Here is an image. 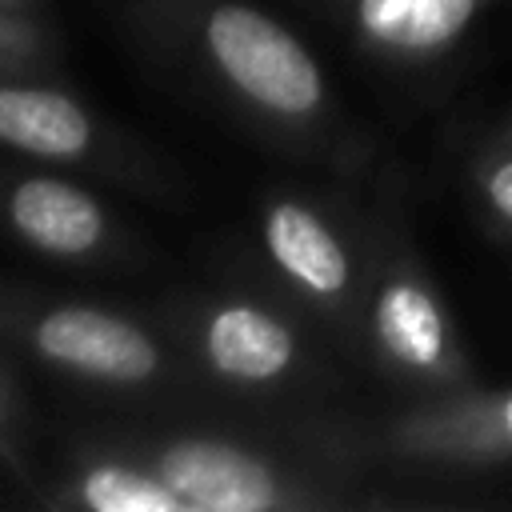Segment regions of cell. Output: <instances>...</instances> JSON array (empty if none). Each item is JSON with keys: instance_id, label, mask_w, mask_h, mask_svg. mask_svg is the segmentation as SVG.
Returning <instances> with one entry per match:
<instances>
[{"instance_id": "obj_1", "label": "cell", "mask_w": 512, "mask_h": 512, "mask_svg": "<svg viewBox=\"0 0 512 512\" xmlns=\"http://www.w3.org/2000/svg\"><path fill=\"white\" fill-rule=\"evenodd\" d=\"M148 12L236 108L280 128L320 116L328 88L316 56L264 8L248 0H148Z\"/></svg>"}, {"instance_id": "obj_2", "label": "cell", "mask_w": 512, "mask_h": 512, "mask_svg": "<svg viewBox=\"0 0 512 512\" xmlns=\"http://www.w3.org/2000/svg\"><path fill=\"white\" fill-rule=\"evenodd\" d=\"M0 332L40 364L100 388H156L168 376L164 344L132 316L76 300H28L0 292Z\"/></svg>"}, {"instance_id": "obj_3", "label": "cell", "mask_w": 512, "mask_h": 512, "mask_svg": "<svg viewBox=\"0 0 512 512\" xmlns=\"http://www.w3.org/2000/svg\"><path fill=\"white\" fill-rule=\"evenodd\" d=\"M0 148L48 164L92 168L120 184L164 188L152 156L72 92L40 84V76H0Z\"/></svg>"}, {"instance_id": "obj_4", "label": "cell", "mask_w": 512, "mask_h": 512, "mask_svg": "<svg viewBox=\"0 0 512 512\" xmlns=\"http://www.w3.org/2000/svg\"><path fill=\"white\" fill-rule=\"evenodd\" d=\"M140 460L184 500L188 512H272L296 504L292 484L260 452L220 436H176Z\"/></svg>"}, {"instance_id": "obj_5", "label": "cell", "mask_w": 512, "mask_h": 512, "mask_svg": "<svg viewBox=\"0 0 512 512\" xmlns=\"http://www.w3.org/2000/svg\"><path fill=\"white\" fill-rule=\"evenodd\" d=\"M4 228L40 256L68 264H96L124 252V232L112 212L64 176L24 172L0 184Z\"/></svg>"}, {"instance_id": "obj_6", "label": "cell", "mask_w": 512, "mask_h": 512, "mask_svg": "<svg viewBox=\"0 0 512 512\" xmlns=\"http://www.w3.org/2000/svg\"><path fill=\"white\" fill-rule=\"evenodd\" d=\"M188 344L212 376L236 388H268L284 380L300 356L296 332L252 300H220L200 308L188 320Z\"/></svg>"}, {"instance_id": "obj_7", "label": "cell", "mask_w": 512, "mask_h": 512, "mask_svg": "<svg viewBox=\"0 0 512 512\" xmlns=\"http://www.w3.org/2000/svg\"><path fill=\"white\" fill-rule=\"evenodd\" d=\"M260 240L268 260L308 296L336 300L348 292L352 260L332 224L304 200H272L260 216Z\"/></svg>"}, {"instance_id": "obj_8", "label": "cell", "mask_w": 512, "mask_h": 512, "mask_svg": "<svg viewBox=\"0 0 512 512\" xmlns=\"http://www.w3.org/2000/svg\"><path fill=\"white\" fill-rule=\"evenodd\" d=\"M476 0H356L360 36L388 56H432L472 20Z\"/></svg>"}, {"instance_id": "obj_9", "label": "cell", "mask_w": 512, "mask_h": 512, "mask_svg": "<svg viewBox=\"0 0 512 512\" xmlns=\"http://www.w3.org/2000/svg\"><path fill=\"white\" fill-rule=\"evenodd\" d=\"M372 332L380 340V348L412 368V372H424V368H436L440 356H444V316H440V304L432 300V292L408 276H396L388 280L380 292H376V304H372Z\"/></svg>"}, {"instance_id": "obj_10", "label": "cell", "mask_w": 512, "mask_h": 512, "mask_svg": "<svg viewBox=\"0 0 512 512\" xmlns=\"http://www.w3.org/2000/svg\"><path fill=\"white\" fill-rule=\"evenodd\" d=\"M72 504L88 512H188L140 456H88L72 476Z\"/></svg>"}, {"instance_id": "obj_11", "label": "cell", "mask_w": 512, "mask_h": 512, "mask_svg": "<svg viewBox=\"0 0 512 512\" xmlns=\"http://www.w3.org/2000/svg\"><path fill=\"white\" fill-rule=\"evenodd\" d=\"M60 60V36L44 12L0 8V76H48Z\"/></svg>"}, {"instance_id": "obj_12", "label": "cell", "mask_w": 512, "mask_h": 512, "mask_svg": "<svg viewBox=\"0 0 512 512\" xmlns=\"http://www.w3.org/2000/svg\"><path fill=\"white\" fill-rule=\"evenodd\" d=\"M20 432H24V400L12 380V372L0 364V456L24 472V452H20Z\"/></svg>"}, {"instance_id": "obj_13", "label": "cell", "mask_w": 512, "mask_h": 512, "mask_svg": "<svg viewBox=\"0 0 512 512\" xmlns=\"http://www.w3.org/2000/svg\"><path fill=\"white\" fill-rule=\"evenodd\" d=\"M488 200H492V208H496L500 216L512 220V160H504V164L488 176Z\"/></svg>"}, {"instance_id": "obj_14", "label": "cell", "mask_w": 512, "mask_h": 512, "mask_svg": "<svg viewBox=\"0 0 512 512\" xmlns=\"http://www.w3.org/2000/svg\"><path fill=\"white\" fill-rule=\"evenodd\" d=\"M8 12H48V0H0Z\"/></svg>"}, {"instance_id": "obj_15", "label": "cell", "mask_w": 512, "mask_h": 512, "mask_svg": "<svg viewBox=\"0 0 512 512\" xmlns=\"http://www.w3.org/2000/svg\"><path fill=\"white\" fill-rule=\"evenodd\" d=\"M504 432H508V436H512V396H508V400H504Z\"/></svg>"}]
</instances>
